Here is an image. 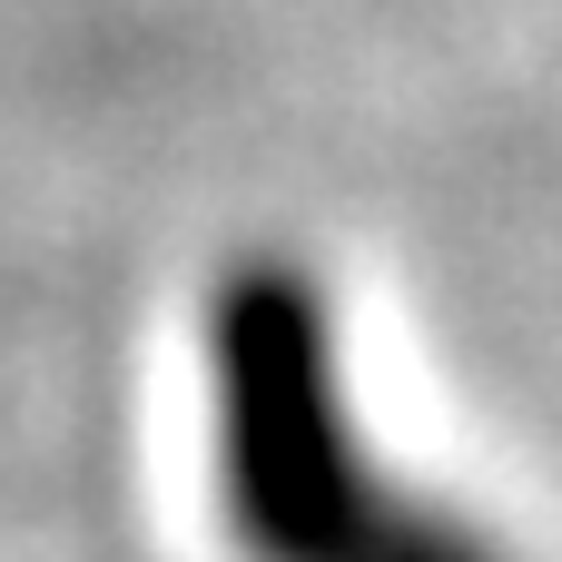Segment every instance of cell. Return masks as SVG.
<instances>
[{"instance_id":"cell-1","label":"cell","mask_w":562,"mask_h":562,"mask_svg":"<svg viewBox=\"0 0 562 562\" xmlns=\"http://www.w3.org/2000/svg\"><path fill=\"white\" fill-rule=\"evenodd\" d=\"M207 484L247 562H514V543L454 494L375 454L336 296L306 257L247 247L198 316Z\"/></svg>"}]
</instances>
